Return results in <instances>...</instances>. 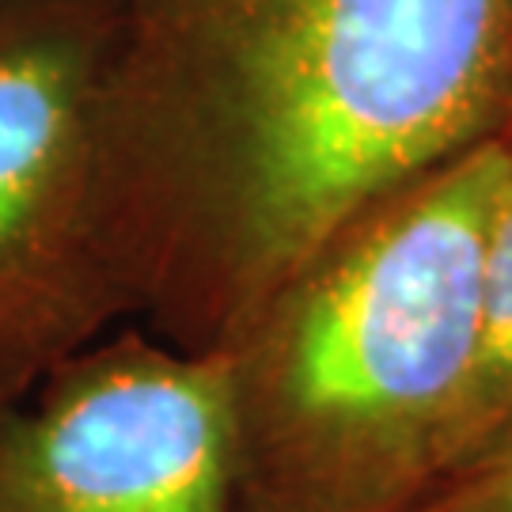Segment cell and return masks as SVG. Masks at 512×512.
Segmentation results:
<instances>
[{
	"label": "cell",
	"mask_w": 512,
	"mask_h": 512,
	"mask_svg": "<svg viewBox=\"0 0 512 512\" xmlns=\"http://www.w3.org/2000/svg\"><path fill=\"white\" fill-rule=\"evenodd\" d=\"M512 76V0H141L103 99L126 300L220 349L357 217L463 152Z\"/></svg>",
	"instance_id": "6da1fadb"
},
{
	"label": "cell",
	"mask_w": 512,
	"mask_h": 512,
	"mask_svg": "<svg viewBox=\"0 0 512 512\" xmlns=\"http://www.w3.org/2000/svg\"><path fill=\"white\" fill-rule=\"evenodd\" d=\"M509 171L467 145L334 239L258 346H224L236 512H410L444 478Z\"/></svg>",
	"instance_id": "7a4b0ae2"
},
{
	"label": "cell",
	"mask_w": 512,
	"mask_h": 512,
	"mask_svg": "<svg viewBox=\"0 0 512 512\" xmlns=\"http://www.w3.org/2000/svg\"><path fill=\"white\" fill-rule=\"evenodd\" d=\"M122 0H0V410L126 296L103 236Z\"/></svg>",
	"instance_id": "3957f363"
},
{
	"label": "cell",
	"mask_w": 512,
	"mask_h": 512,
	"mask_svg": "<svg viewBox=\"0 0 512 512\" xmlns=\"http://www.w3.org/2000/svg\"><path fill=\"white\" fill-rule=\"evenodd\" d=\"M410 512H512V440L444 478Z\"/></svg>",
	"instance_id": "8992f818"
},
{
	"label": "cell",
	"mask_w": 512,
	"mask_h": 512,
	"mask_svg": "<svg viewBox=\"0 0 512 512\" xmlns=\"http://www.w3.org/2000/svg\"><path fill=\"white\" fill-rule=\"evenodd\" d=\"M505 440H512V171L497 194L486 232L475 365L448 437L444 478L490 456Z\"/></svg>",
	"instance_id": "5b68a950"
},
{
	"label": "cell",
	"mask_w": 512,
	"mask_h": 512,
	"mask_svg": "<svg viewBox=\"0 0 512 512\" xmlns=\"http://www.w3.org/2000/svg\"><path fill=\"white\" fill-rule=\"evenodd\" d=\"M0 410V512H236L224 349L73 353Z\"/></svg>",
	"instance_id": "277c9868"
},
{
	"label": "cell",
	"mask_w": 512,
	"mask_h": 512,
	"mask_svg": "<svg viewBox=\"0 0 512 512\" xmlns=\"http://www.w3.org/2000/svg\"><path fill=\"white\" fill-rule=\"evenodd\" d=\"M122 4H126V8H129V4H141V0H122Z\"/></svg>",
	"instance_id": "52a82bcc"
}]
</instances>
